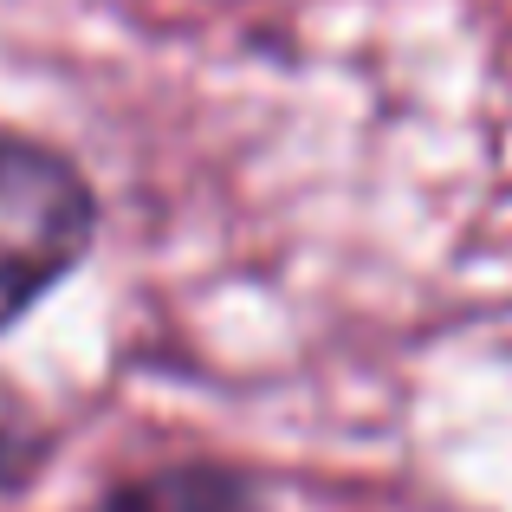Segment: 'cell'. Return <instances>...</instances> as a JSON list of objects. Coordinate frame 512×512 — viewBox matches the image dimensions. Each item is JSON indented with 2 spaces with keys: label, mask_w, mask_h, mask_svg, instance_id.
Returning <instances> with one entry per match:
<instances>
[{
  "label": "cell",
  "mask_w": 512,
  "mask_h": 512,
  "mask_svg": "<svg viewBox=\"0 0 512 512\" xmlns=\"http://www.w3.org/2000/svg\"><path fill=\"white\" fill-rule=\"evenodd\" d=\"M91 188L52 150L0 137V325L20 318L91 240Z\"/></svg>",
  "instance_id": "1"
},
{
  "label": "cell",
  "mask_w": 512,
  "mask_h": 512,
  "mask_svg": "<svg viewBox=\"0 0 512 512\" xmlns=\"http://www.w3.org/2000/svg\"><path fill=\"white\" fill-rule=\"evenodd\" d=\"M46 441H39V422L26 415V402L13 389H0V493H13L26 474L39 467Z\"/></svg>",
  "instance_id": "3"
},
{
  "label": "cell",
  "mask_w": 512,
  "mask_h": 512,
  "mask_svg": "<svg viewBox=\"0 0 512 512\" xmlns=\"http://www.w3.org/2000/svg\"><path fill=\"white\" fill-rule=\"evenodd\" d=\"M98 512H266V506L247 480L221 474V467H169V474L117 487Z\"/></svg>",
  "instance_id": "2"
}]
</instances>
